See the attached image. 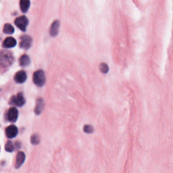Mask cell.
<instances>
[{"label":"cell","instance_id":"1","mask_svg":"<svg viewBox=\"0 0 173 173\" xmlns=\"http://www.w3.org/2000/svg\"><path fill=\"white\" fill-rule=\"evenodd\" d=\"M14 62L12 54L8 51H3L0 53V65L2 66H8Z\"/></svg>","mask_w":173,"mask_h":173},{"label":"cell","instance_id":"2","mask_svg":"<svg viewBox=\"0 0 173 173\" xmlns=\"http://www.w3.org/2000/svg\"><path fill=\"white\" fill-rule=\"evenodd\" d=\"M33 82L38 86H42L45 83V73L43 71H37L33 75Z\"/></svg>","mask_w":173,"mask_h":173},{"label":"cell","instance_id":"3","mask_svg":"<svg viewBox=\"0 0 173 173\" xmlns=\"http://www.w3.org/2000/svg\"><path fill=\"white\" fill-rule=\"evenodd\" d=\"M29 24V20L27 17L23 16L18 17L15 20V24L17 27H18L21 31H25L27 29V27Z\"/></svg>","mask_w":173,"mask_h":173},{"label":"cell","instance_id":"4","mask_svg":"<svg viewBox=\"0 0 173 173\" xmlns=\"http://www.w3.org/2000/svg\"><path fill=\"white\" fill-rule=\"evenodd\" d=\"M10 102L11 104L20 107L23 106L25 103V99L23 96V93H19L18 94H17L16 96L12 97Z\"/></svg>","mask_w":173,"mask_h":173},{"label":"cell","instance_id":"5","mask_svg":"<svg viewBox=\"0 0 173 173\" xmlns=\"http://www.w3.org/2000/svg\"><path fill=\"white\" fill-rule=\"evenodd\" d=\"M32 39L31 37L27 35H24L21 37V41L20 43V47L23 49L28 50L31 46Z\"/></svg>","mask_w":173,"mask_h":173},{"label":"cell","instance_id":"6","mask_svg":"<svg viewBox=\"0 0 173 173\" xmlns=\"http://www.w3.org/2000/svg\"><path fill=\"white\" fill-rule=\"evenodd\" d=\"M6 136L8 138H10V139L14 138L18 135V128H17L15 125H10L9 127H8L6 128Z\"/></svg>","mask_w":173,"mask_h":173},{"label":"cell","instance_id":"7","mask_svg":"<svg viewBox=\"0 0 173 173\" xmlns=\"http://www.w3.org/2000/svg\"><path fill=\"white\" fill-rule=\"evenodd\" d=\"M18 116V111L16 107H11L8 112V119L11 122H16Z\"/></svg>","mask_w":173,"mask_h":173},{"label":"cell","instance_id":"8","mask_svg":"<svg viewBox=\"0 0 173 173\" xmlns=\"http://www.w3.org/2000/svg\"><path fill=\"white\" fill-rule=\"evenodd\" d=\"M27 74L23 71H20L16 73L14 76V81L17 83H23L27 80Z\"/></svg>","mask_w":173,"mask_h":173},{"label":"cell","instance_id":"9","mask_svg":"<svg viewBox=\"0 0 173 173\" xmlns=\"http://www.w3.org/2000/svg\"><path fill=\"white\" fill-rule=\"evenodd\" d=\"M16 45V40L14 37H7L3 43V47L4 48H12Z\"/></svg>","mask_w":173,"mask_h":173},{"label":"cell","instance_id":"10","mask_svg":"<svg viewBox=\"0 0 173 173\" xmlns=\"http://www.w3.org/2000/svg\"><path fill=\"white\" fill-rule=\"evenodd\" d=\"M25 160V154L23 151H19L16 155V163H15V168H19L22 164L24 163Z\"/></svg>","mask_w":173,"mask_h":173},{"label":"cell","instance_id":"11","mask_svg":"<svg viewBox=\"0 0 173 173\" xmlns=\"http://www.w3.org/2000/svg\"><path fill=\"white\" fill-rule=\"evenodd\" d=\"M59 27H60V22L58 20L54 21L53 24H51L50 28V34L52 36H55L56 34H58L59 31Z\"/></svg>","mask_w":173,"mask_h":173},{"label":"cell","instance_id":"12","mask_svg":"<svg viewBox=\"0 0 173 173\" xmlns=\"http://www.w3.org/2000/svg\"><path fill=\"white\" fill-rule=\"evenodd\" d=\"M20 7L22 12H27L30 7V2L29 0H21L20 2Z\"/></svg>","mask_w":173,"mask_h":173},{"label":"cell","instance_id":"13","mask_svg":"<svg viewBox=\"0 0 173 173\" xmlns=\"http://www.w3.org/2000/svg\"><path fill=\"white\" fill-rule=\"evenodd\" d=\"M19 62L20 66H29L31 63V60H30V58L27 55H23L22 57H20Z\"/></svg>","mask_w":173,"mask_h":173},{"label":"cell","instance_id":"14","mask_svg":"<svg viewBox=\"0 0 173 173\" xmlns=\"http://www.w3.org/2000/svg\"><path fill=\"white\" fill-rule=\"evenodd\" d=\"M3 31L4 33H6V34H13L14 32V28L10 24H6L5 25H4Z\"/></svg>","mask_w":173,"mask_h":173},{"label":"cell","instance_id":"15","mask_svg":"<svg viewBox=\"0 0 173 173\" xmlns=\"http://www.w3.org/2000/svg\"><path fill=\"white\" fill-rule=\"evenodd\" d=\"M99 71L102 73H104V74H106V73L108 72V71H109V66H108V65L105 62H102L99 64Z\"/></svg>","mask_w":173,"mask_h":173},{"label":"cell","instance_id":"16","mask_svg":"<svg viewBox=\"0 0 173 173\" xmlns=\"http://www.w3.org/2000/svg\"><path fill=\"white\" fill-rule=\"evenodd\" d=\"M43 101L41 100V99H39L38 100V102L37 103V106H36V108H35V112L37 114H39L41 111L43 110Z\"/></svg>","mask_w":173,"mask_h":173},{"label":"cell","instance_id":"17","mask_svg":"<svg viewBox=\"0 0 173 173\" xmlns=\"http://www.w3.org/2000/svg\"><path fill=\"white\" fill-rule=\"evenodd\" d=\"M5 149L8 152H12L14 149V145H13L12 142L10 141H8L7 142V144L5 145Z\"/></svg>","mask_w":173,"mask_h":173},{"label":"cell","instance_id":"18","mask_svg":"<svg viewBox=\"0 0 173 173\" xmlns=\"http://www.w3.org/2000/svg\"><path fill=\"white\" fill-rule=\"evenodd\" d=\"M83 131L86 133H92L94 131V128L92 125L86 124L83 127Z\"/></svg>","mask_w":173,"mask_h":173},{"label":"cell","instance_id":"19","mask_svg":"<svg viewBox=\"0 0 173 173\" xmlns=\"http://www.w3.org/2000/svg\"><path fill=\"white\" fill-rule=\"evenodd\" d=\"M31 141L32 144L37 145L39 144V136L37 135H33L31 137Z\"/></svg>","mask_w":173,"mask_h":173}]
</instances>
